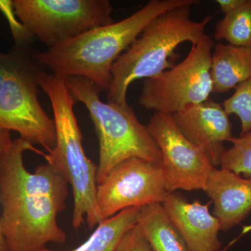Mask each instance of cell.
Instances as JSON below:
<instances>
[{
    "instance_id": "24",
    "label": "cell",
    "mask_w": 251,
    "mask_h": 251,
    "mask_svg": "<svg viewBox=\"0 0 251 251\" xmlns=\"http://www.w3.org/2000/svg\"><path fill=\"white\" fill-rule=\"evenodd\" d=\"M250 231H251V226H245V227H244V229H243L242 235L243 234L247 233V232H250Z\"/></svg>"
},
{
    "instance_id": "22",
    "label": "cell",
    "mask_w": 251,
    "mask_h": 251,
    "mask_svg": "<svg viewBox=\"0 0 251 251\" xmlns=\"http://www.w3.org/2000/svg\"><path fill=\"white\" fill-rule=\"evenodd\" d=\"M12 140L10 131L0 129V157L4 152L5 149L7 148L8 145ZM0 251H7L4 236H3L2 232H1V226H0Z\"/></svg>"
},
{
    "instance_id": "5",
    "label": "cell",
    "mask_w": 251,
    "mask_h": 251,
    "mask_svg": "<svg viewBox=\"0 0 251 251\" xmlns=\"http://www.w3.org/2000/svg\"><path fill=\"white\" fill-rule=\"evenodd\" d=\"M31 46L15 45L0 50V129L17 132L20 138L50 153L56 145L55 125L39 100V76L44 68Z\"/></svg>"
},
{
    "instance_id": "12",
    "label": "cell",
    "mask_w": 251,
    "mask_h": 251,
    "mask_svg": "<svg viewBox=\"0 0 251 251\" xmlns=\"http://www.w3.org/2000/svg\"><path fill=\"white\" fill-rule=\"evenodd\" d=\"M187 200L175 192H168L162 205L184 239L189 251H219L221 226L209 211V204Z\"/></svg>"
},
{
    "instance_id": "13",
    "label": "cell",
    "mask_w": 251,
    "mask_h": 251,
    "mask_svg": "<svg viewBox=\"0 0 251 251\" xmlns=\"http://www.w3.org/2000/svg\"><path fill=\"white\" fill-rule=\"evenodd\" d=\"M204 191L214 203L213 215L227 232L251 212V178L224 168H214Z\"/></svg>"
},
{
    "instance_id": "21",
    "label": "cell",
    "mask_w": 251,
    "mask_h": 251,
    "mask_svg": "<svg viewBox=\"0 0 251 251\" xmlns=\"http://www.w3.org/2000/svg\"><path fill=\"white\" fill-rule=\"evenodd\" d=\"M116 251H153L138 225L122 237Z\"/></svg>"
},
{
    "instance_id": "20",
    "label": "cell",
    "mask_w": 251,
    "mask_h": 251,
    "mask_svg": "<svg viewBox=\"0 0 251 251\" xmlns=\"http://www.w3.org/2000/svg\"><path fill=\"white\" fill-rule=\"evenodd\" d=\"M0 13L4 15L9 23L15 45L31 46L36 39L16 16L13 0H0Z\"/></svg>"
},
{
    "instance_id": "11",
    "label": "cell",
    "mask_w": 251,
    "mask_h": 251,
    "mask_svg": "<svg viewBox=\"0 0 251 251\" xmlns=\"http://www.w3.org/2000/svg\"><path fill=\"white\" fill-rule=\"evenodd\" d=\"M186 138L204 150L214 167L220 166L225 142L232 137V125L222 103L212 100L196 104L173 115Z\"/></svg>"
},
{
    "instance_id": "10",
    "label": "cell",
    "mask_w": 251,
    "mask_h": 251,
    "mask_svg": "<svg viewBox=\"0 0 251 251\" xmlns=\"http://www.w3.org/2000/svg\"><path fill=\"white\" fill-rule=\"evenodd\" d=\"M146 127L161 151L168 191H204L215 167L205 151L185 136L173 115L155 112Z\"/></svg>"
},
{
    "instance_id": "9",
    "label": "cell",
    "mask_w": 251,
    "mask_h": 251,
    "mask_svg": "<svg viewBox=\"0 0 251 251\" xmlns=\"http://www.w3.org/2000/svg\"><path fill=\"white\" fill-rule=\"evenodd\" d=\"M168 192L160 163L136 157L122 161L97 186L100 223L128 208L162 204Z\"/></svg>"
},
{
    "instance_id": "4",
    "label": "cell",
    "mask_w": 251,
    "mask_h": 251,
    "mask_svg": "<svg viewBox=\"0 0 251 251\" xmlns=\"http://www.w3.org/2000/svg\"><path fill=\"white\" fill-rule=\"evenodd\" d=\"M200 3L199 0H195L169 10L149 23L113 64L107 102L128 105L127 92L131 83L139 79L156 77L173 67L170 59L181 44L189 42L193 45L202 40L214 16L193 21L191 8Z\"/></svg>"
},
{
    "instance_id": "7",
    "label": "cell",
    "mask_w": 251,
    "mask_h": 251,
    "mask_svg": "<svg viewBox=\"0 0 251 251\" xmlns=\"http://www.w3.org/2000/svg\"><path fill=\"white\" fill-rule=\"evenodd\" d=\"M214 42L206 35L193 44L187 56L156 77L143 82L138 103L147 110L174 115L209 100L213 93L211 55Z\"/></svg>"
},
{
    "instance_id": "23",
    "label": "cell",
    "mask_w": 251,
    "mask_h": 251,
    "mask_svg": "<svg viewBox=\"0 0 251 251\" xmlns=\"http://www.w3.org/2000/svg\"><path fill=\"white\" fill-rule=\"evenodd\" d=\"M245 1L246 0H216V2L226 16L240 7Z\"/></svg>"
},
{
    "instance_id": "8",
    "label": "cell",
    "mask_w": 251,
    "mask_h": 251,
    "mask_svg": "<svg viewBox=\"0 0 251 251\" xmlns=\"http://www.w3.org/2000/svg\"><path fill=\"white\" fill-rule=\"evenodd\" d=\"M29 32L50 48L114 22L108 0H13Z\"/></svg>"
},
{
    "instance_id": "15",
    "label": "cell",
    "mask_w": 251,
    "mask_h": 251,
    "mask_svg": "<svg viewBox=\"0 0 251 251\" xmlns=\"http://www.w3.org/2000/svg\"><path fill=\"white\" fill-rule=\"evenodd\" d=\"M137 225L153 251H189L162 204L141 207Z\"/></svg>"
},
{
    "instance_id": "3",
    "label": "cell",
    "mask_w": 251,
    "mask_h": 251,
    "mask_svg": "<svg viewBox=\"0 0 251 251\" xmlns=\"http://www.w3.org/2000/svg\"><path fill=\"white\" fill-rule=\"evenodd\" d=\"M39 83L50 101L56 131L55 147L44 157L65 175L72 186L73 227L77 231L86 224L92 230L100 224L97 205L98 165L84 150L83 137L74 112L76 100L68 87L67 77L42 69Z\"/></svg>"
},
{
    "instance_id": "19",
    "label": "cell",
    "mask_w": 251,
    "mask_h": 251,
    "mask_svg": "<svg viewBox=\"0 0 251 251\" xmlns=\"http://www.w3.org/2000/svg\"><path fill=\"white\" fill-rule=\"evenodd\" d=\"M228 115H236L241 122L240 135L251 130V79L238 86L222 103Z\"/></svg>"
},
{
    "instance_id": "17",
    "label": "cell",
    "mask_w": 251,
    "mask_h": 251,
    "mask_svg": "<svg viewBox=\"0 0 251 251\" xmlns=\"http://www.w3.org/2000/svg\"><path fill=\"white\" fill-rule=\"evenodd\" d=\"M214 36L229 45L251 48V0H246L240 7L219 21Z\"/></svg>"
},
{
    "instance_id": "16",
    "label": "cell",
    "mask_w": 251,
    "mask_h": 251,
    "mask_svg": "<svg viewBox=\"0 0 251 251\" xmlns=\"http://www.w3.org/2000/svg\"><path fill=\"white\" fill-rule=\"evenodd\" d=\"M140 207L128 208L95 227L90 237L78 247L66 251H116L124 235L138 223ZM41 251H59L48 248Z\"/></svg>"
},
{
    "instance_id": "1",
    "label": "cell",
    "mask_w": 251,
    "mask_h": 251,
    "mask_svg": "<svg viewBox=\"0 0 251 251\" xmlns=\"http://www.w3.org/2000/svg\"><path fill=\"white\" fill-rule=\"evenodd\" d=\"M29 150L38 151L19 137L0 157V226L7 251H41L67 240L57 216L67 207L70 184L48 161L28 171L23 156Z\"/></svg>"
},
{
    "instance_id": "14",
    "label": "cell",
    "mask_w": 251,
    "mask_h": 251,
    "mask_svg": "<svg viewBox=\"0 0 251 251\" xmlns=\"http://www.w3.org/2000/svg\"><path fill=\"white\" fill-rule=\"evenodd\" d=\"M213 93L235 90L251 79V48L218 43L211 55Z\"/></svg>"
},
{
    "instance_id": "18",
    "label": "cell",
    "mask_w": 251,
    "mask_h": 251,
    "mask_svg": "<svg viewBox=\"0 0 251 251\" xmlns=\"http://www.w3.org/2000/svg\"><path fill=\"white\" fill-rule=\"evenodd\" d=\"M228 142L232 146L225 151L220 167L251 178V130L239 137H232Z\"/></svg>"
},
{
    "instance_id": "2",
    "label": "cell",
    "mask_w": 251,
    "mask_h": 251,
    "mask_svg": "<svg viewBox=\"0 0 251 251\" xmlns=\"http://www.w3.org/2000/svg\"><path fill=\"white\" fill-rule=\"evenodd\" d=\"M195 0H150L128 17L34 52L36 62L51 73L65 77H80L90 81L100 92H108L112 68L149 23L166 11Z\"/></svg>"
},
{
    "instance_id": "6",
    "label": "cell",
    "mask_w": 251,
    "mask_h": 251,
    "mask_svg": "<svg viewBox=\"0 0 251 251\" xmlns=\"http://www.w3.org/2000/svg\"><path fill=\"white\" fill-rule=\"evenodd\" d=\"M69 90L77 101L90 113L99 145L97 184L119 163L128 158H143L161 163V153L129 105L103 102L100 91L90 81L80 77H67Z\"/></svg>"
}]
</instances>
